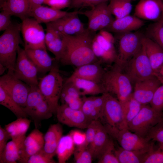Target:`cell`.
<instances>
[{
  "instance_id": "6da1fadb",
  "label": "cell",
  "mask_w": 163,
  "mask_h": 163,
  "mask_svg": "<svg viewBox=\"0 0 163 163\" xmlns=\"http://www.w3.org/2000/svg\"><path fill=\"white\" fill-rule=\"evenodd\" d=\"M59 34L62 38L63 44V53L60 60L62 64L77 67L99 61L92 48V41L96 33L87 28L82 33L75 35Z\"/></svg>"
},
{
  "instance_id": "7a4b0ae2",
  "label": "cell",
  "mask_w": 163,
  "mask_h": 163,
  "mask_svg": "<svg viewBox=\"0 0 163 163\" xmlns=\"http://www.w3.org/2000/svg\"><path fill=\"white\" fill-rule=\"evenodd\" d=\"M21 24L13 22L0 37V63L8 71L13 72L19 44Z\"/></svg>"
},
{
  "instance_id": "3957f363",
  "label": "cell",
  "mask_w": 163,
  "mask_h": 163,
  "mask_svg": "<svg viewBox=\"0 0 163 163\" xmlns=\"http://www.w3.org/2000/svg\"><path fill=\"white\" fill-rule=\"evenodd\" d=\"M101 84L105 93L115 95L120 102L126 100L133 94L130 80L116 67L105 72Z\"/></svg>"
},
{
  "instance_id": "277c9868",
  "label": "cell",
  "mask_w": 163,
  "mask_h": 163,
  "mask_svg": "<svg viewBox=\"0 0 163 163\" xmlns=\"http://www.w3.org/2000/svg\"><path fill=\"white\" fill-rule=\"evenodd\" d=\"M58 67L54 66L48 73L40 78L38 87L53 114H56L63 85Z\"/></svg>"
},
{
  "instance_id": "5b68a950",
  "label": "cell",
  "mask_w": 163,
  "mask_h": 163,
  "mask_svg": "<svg viewBox=\"0 0 163 163\" xmlns=\"http://www.w3.org/2000/svg\"><path fill=\"white\" fill-rule=\"evenodd\" d=\"M104 126L109 135L115 139L124 149L147 154L154 147L152 141L128 129H119L107 125Z\"/></svg>"
},
{
  "instance_id": "8992f818",
  "label": "cell",
  "mask_w": 163,
  "mask_h": 163,
  "mask_svg": "<svg viewBox=\"0 0 163 163\" xmlns=\"http://www.w3.org/2000/svg\"><path fill=\"white\" fill-rule=\"evenodd\" d=\"M120 34L115 67L121 69L139 50L145 36L139 32Z\"/></svg>"
},
{
  "instance_id": "52a82bcc",
  "label": "cell",
  "mask_w": 163,
  "mask_h": 163,
  "mask_svg": "<svg viewBox=\"0 0 163 163\" xmlns=\"http://www.w3.org/2000/svg\"><path fill=\"white\" fill-rule=\"evenodd\" d=\"M22 108L33 120L36 128L40 126L42 120L50 118L53 114L38 86H30L26 106Z\"/></svg>"
},
{
  "instance_id": "ba28073f",
  "label": "cell",
  "mask_w": 163,
  "mask_h": 163,
  "mask_svg": "<svg viewBox=\"0 0 163 163\" xmlns=\"http://www.w3.org/2000/svg\"><path fill=\"white\" fill-rule=\"evenodd\" d=\"M144 39L139 50L125 66V74L134 83L155 76L146 53Z\"/></svg>"
},
{
  "instance_id": "9c48e42d",
  "label": "cell",
  "mask_w": 163,
  "mask_h": 163,
  "mask_svg": "<svg viewBox=\"0 0 163 163\" xmlns=\"http://www.w3.org/2000/svg\"><path fill=\"white\" fill-rule=\"evenodd\" d=\"M163 117L162 112H158L150 106L142 105L139 112L128 125L130 131L146 137L151 129Z\"/></svg>"
},
{
  "instance_id": "30bf717a",
  "label": "cell",
  "mask_w": 163,
  "mask_h": 163,
  "mask_svg": "<svg viewBox=\"0 0 163 163\" xmlns=\"http://www.w3.org/2000/svg\"><path fill=\"white\" fill-rule=\"evenodd\" d=\"M21 31L24 50H47L45 42L46 34L41 25L34 18L28 17L22 21Z\"/></svg>"
},
{
  "instance_id": "8fae6325",
  "label": "cell",
  "mask_w": 163,
  "mask_h": 163,
  "mask_svg": "<svg viewBox=\"0 0 163 163\" xmlns=\"http://www.w3.org/2000/svg\"><path fill=\"white\" fill-rule=\"evenodd\" d=\"M0 86L20 106L25 107L30 86L16 77L13 72L8 71L0 77Z\"/></svg>"
},
{
  "instance_id": "7c38bea8",
  "label": "cell",
  "mask_w": 163,
  "mask_h": 163,
  "mask_svg": "<svg viewBox=\"0 0 163 163\" xmlns=\"http://www.w3.org/2000/svg\"><path fill=\"white\" fill-rule=\"evenodd\" d=\"M102 94L104 98L103 117L106 125L119 129H128L120 102L109 93Z\"/></svg>"
},
{
  "instance_id": "4fadbf2b",
  "label": "cell",
  "mask_w": 163,
  "mask_h": 163,
  "mask_svg": "<svg viewBox=\"0 0 163 163\" xmlns=\"http://www.w3.org/2000/svg\"><path fill=\"white\" fill-rule=\"evenodd\" d=\"M37 68L27 56L25 50L19 47L13 73L16 77L30 86H38Z\"/></svg>"
},
{
  "instance_id": "5bb4252c",
  "label": "cell",
  "mask_w": 163,
  "mask_h": 163,
  "mask_svg": "<svg viewBox=\"0 0 163 163\" xmlns=\"http://www.w3.org/2000/svg\"><path fill=\"white\" fill-rule=\"evenodd\" d=\"M81 14L85 15L88 19L87 29L94 33L104 30L114 20L107 2L101 3L93 7L90 10L82 11Z\"/></svg>"
},
{
  "instance_id": "9a60e30c",
  "label": "cell",
  "mask_w": 163,
  "mask_h": 163,
  "mask_svg": "<svg viewBox=\"0 0 163 163\" xmlns=\"http://www.w3.org/2000/svg\"><path fill=\"white\" fill-rule=\"evenodd\" d=\"M82 11L70 12L67 15L46 24V28L52 29L57 33L73 35L80 34L86 30L78 15Z\"/></svg>"
},
{
  "instance_id": "2e32d148",
  "label": "cell",
  "mask_w": 163,
  "mask_h": 163,
  "mask_svg": "<svg viewBox=\"0 0 163 163\" xmlns=\"http://www.w3.org/2000/svg\"><path fill=\"white\" fill-rule=\"evenodd\" d=\"M56 115L60 123L71 127L86 129L92 121L81 110L71 108L65 104L59 105Z\"/></svg>"
},
{
  "instance_id": "e0dca14e",
  "label": "cell",
  "mask_w": 163,
  "mask_h": 163,
  "mask_svg": "<svg viewBox=\"0 0 163 163\" xmlns=\"http://www.w3.org/2000/svg\"><path fill=\"white\" fill-rule=\"evenodd\" d=\"M44 135L37 128H35L26 136L21 149L18 161L27 163L29 158L43 148Z\"/></svg>"
},
{
  "instance_id": "ac0fdd59",
  "label": "cell",
  "mask_w": 163,
  "mask_h": 163,
  "mask_svg": "<svg viewBox=\"0 0 163 163\" xmlns=\"http://www.w3.org/2000/svg\"><path fill=\"white\" fill-rule=\"evenodd\" d=\"M161 83L156 76L135 83L132 95L142 105L150 104L157 89Z\"/></svg>"
},
{
  "instance_id": "d6986e66",
  "label": "cell",
  "mask_w": 163,
  "mask_h": 163,
  "mask_svg": "<svg viewBox=\"0 0 163 163\" xmlns=\"http://www.w3.org/2000/svg\"><path fill=\"white\" fill-rule=\"evenodd\" d=\"M163 7L162 0H140L135 7L134 14L142 20L157 21L161 18Z\"/></svg>"
},
{
  "instance_id": "ffe728a7",
  "label": "cell",
  "mask_w": 163,
  "mask_h": 163,
  "mask_svg": "<svg viewBox=\"0 0 163 163\" xmlns=\"http://www.w3.org/2000/svg\"><path fill=\"white\" fill-rule=\"evenodd\" d=\"M113 43L100 32L96 34L92 41V48L94 55L100 62L115 61L117 53Z\"/></svg>"
},
{
  "instance_id": "44dd1931",
  "label": "cell",
  "mask_w": 163,
  "mask_h": 163,
  "mask_svg": "<svg viewBox=\"0 0 163 163\" xmlns=\"http://www.w3.org/2000/svg\"><path fill=\"white\" fill-rule=\"evenodd\" d=\"M144 22L136 16L129 15L116 19L104 30L119 34L131 32L143 26Z\"/></svg>"
},
{
  "instance_id": "7402d4cb",
  "label": "cell",
  "mask_w": 163,
  "mask_h": 163,
  "mask_svg": "<svg viewBox=\"0 0 163 163\" xmlns=\"http://www.w3.org/2000/svg\"><path fill=\"white\" fill-rule=\"evenodd\" d=\"M100 63L98 61L77 67L69 78H80L101 84L105 72Z\"/></svg>"
},
{
  "instance_id": "603a6c76",
  "label": "cell",
  "mask_w": 163,
  "mask_h": 163,
  "mask_svg": "<svg viewBox=\"0 0 163 163\" xmlns=\"http://www.w3.org/2000/svg\"><path fill=\"white\" fill-rule=\"evenodd\" d=\"M30 59L37 68L38 72L46 73L49 72L55 66L53 59L49 56L46 50L42 49L25 50Z\"/></svg>"
},
{
  "instance_id": "cb8c5ba5",
  "label": "cell",
  "mask_w": 163,
  "mask_h": 163,
  "mask_svg": "<svg viewBox=\"0 0 163 163\" xmlns=\"http://www.w3.org/2000/svg\"><path fill=\"white\" fill-rule=\"evenodd\" d=\"M69 12L41 5L31 9L30 16L33 17L40 24H46L62 18Z\"/></svg>"
},
{
  "instance_id": "d4e9b609",
  "label": "cell",
  "mask_w": 163,
  "mask_h": 163,
  "mask_svg": "<svg viewBox=\"0 0 163 163\" xmlns=\"http://www.w3.org/2000/svg\"><path fill=\"white\" fill-rule=\"evenodd\" d=\"M63 130L59 123L52 124L49 127L44 136L45 151L51 156L53 157L59 141L62 136Z\"/></svg>"
},
{
  "instance_id": "484cf974",
  "label": "cell",
  "mask_w": 163,
  "mask_h": 163,
  "mask_svg": "<svg viewBox=\"0 0 163 163\" xmlns=\"http://www.w3.org/2000/svg\"><path fill=\"white\" fill-rule=\"evenodd\" d=\"M0 8L11 16L18 17L22 21L30 17L29 0H6L0 4Z\"/></svg>"
},
{
  "instance_id": "4316f807",
  "label": "cell",
  "mask_w": 163,
  "mask_h": 163,
  "mask_svg": "<svg viewBox=\"0 0 163 163\" xmlns=\"http://www.w3.org/2000/svg\"><path fill=\"white\" fill-rule=\"evenodd\" d=\"M145 51L155 75L163 64V50L156 43L145 37L144 39Z\"/></svg>"
},
{
  "instance_id": "83f0119b",
  "label": "cell",
  "mask_w": 163,
  "mask_h": 163,
  "mask_svg": "<svg viewBox=\"0 0 163 163\" xmlns=\"http://www.w3.org/2000/svg\"><path fill=\"white\" fill-rule=\"evenodd\" d=\"M26 137L25 135L12 139L8 142L0 155V163H16L18 161L20 149Z\"/></svg>"
},
{
  "instance_id": "f1b7e54d",
  "label": "cell",
  "mask_w": 163,
  "mask_h": 163,
  "mask_svg": "<svg viewBox=\"0 0 163 163\" xmlns=\"http://www.w3.org/2000/svg\"><path fill=\"white\" fill-rule=\"evenodd\" d=\"M65 82H72L79 91L82 96L103 94L104 91L101 84L78 78L69 77Z\"/></svg>"
},
{
  "instance_id": "f546056e",
  "label": "cell",
  "mask_w": 163,
  "mask_h": 163,
  "mask_svg": "<svg viewBox=\"0 0 163 163\" xmlns=\"http://www.w3.org/2000/svg\"><path fill=\"white\" fill-rule=\"evenodd\" d=\"M45 42L47 48L55 56V59L60 61L63 49V44L61 36L53 30L46 29Z\"/></svg>"
},
{
  "instance_id": "4dcf8cb0",
  "label": "cell",
  "mask_w": 163,
  "mask_h": 163,
  "mask_svg": "<svg viewBox=\"0 0 163 163\" xmlns=\"http://www.w3.org/2000/svg\"><path fill=\"white\" fill-rule=\"evenodd\" d=\"M104 126L101 124L94 138L88 147L93 158L98 159L110 138Z\"/></svg>"
},
{
  "instance_id": "1f68e13d",
  "label": "cell",
  "mask_w": 163,
  "mask_h": 163,
  "mask_svg": "<svg viewBox=\"0 0 163 163\" xmlns=\"http://www.w3.org/2000/svg\"><path fill=\"white\" fill-rule=\"evenodd\" d=\"M75 145L69 133L61 138L56 151L58 162L65 163L73 154Z\"/></svg>"
},
{
  "instance_id": "d6a6232c",
  "label": "cell",
  "mask_w": 163,
  "mask_h": 163,
  "mask_svg": "<svg viewBox=\"0 0 163 163\" xmlns=\"http://www.w3.org/2000/svg\"><path fill=\"white\" fill-rule=\"evenodd\" d=\"M31 121L27 117L18 118L17 120L5 126L11 139L26 135Z\"/></svg>"
},
{
  "instance_id": "836d02e7",
  "label": "cell",
  "mask_w": 163,
  "mask_h": 163,
  "mask_svg": "<svg viewBox=\"0 0 163 163\" xmlns=\"http://www.w3.org/2000/svg\"><path fill=\"white\" fill-rule=\"evenodd\" d=\"M115 154L119 163H143L147 154L140 152L125 149L121 147L116 149Z\"/></svg>"
},
{
  "instance_id": "e575fe53",
  "label": "cell",
  "mask_w": 163,
  "mask_h": 163,
  "mask_svg": "<svg viewBox=\"0 0 163 163\" xmlns=\"http://www.w3.org/2000/svg\"><path fill=\"white\" fill-rule=\"evenodd\" d=\"M108 5L111 14L116 19L129 15L132 9V0H110Z\"/></svg>"
},
{
  "instance_id": "d590c367",
  "label": "cell",
  "mask_w": 163,
  "mask_h": 163,
  "mask_svg": "<svg viewBox=\"0 0 163 163\" xmlns=\"http://www.w3.org/2000/svg\"><path fill=\"white\" fill-rule=\"evenodd\" d=\"M0 104L11 111L17 117H27L28 116L20 106L1 86Z\"/></svg>"
},
{
  "instance_id": "8d00e7d4",
  "label": "cell",
  "mask_w": 163,
  "mask_h": 163,
  "mask_svg": "<svg viewBox=\"0 0 163 163\" xmlns=\"http://www.w3.org/2000/svg\"><path fill=\"white\" fill-rule=\"evenodd\" d=\"M120 103L125 121L128 125L139 112L142 105L133 98L132 94L126 100Z\"/></svg>"
},
{
  "instance_id": "74e56055",
  "label": "cell",
  "mask_w": 163,
  "mask_h": 163,
  "mask_svg": "<svg viewBox=\"0 0 163 163\" xmlns=\"http://www.w3.org/2000/svg\"><path fill=\"white\" fill-rule=\"evenodd\" d=\"M146 34V37L155 42L163 50V21L161 19L149 25Z\"/></svg>"
},
{
  "instance_id": "f35d334b",
  "label": "cell",
  "mask_w": 163,
  "mask_h": 163,
  "mask_svg": "<svg viewBox=\"0 0 163 163\" xmlns=\"http://www.w3.org/2000/svg\"><path fill=\"white\" fill-rule=\"evenodd\" d=\"M83 103L81 110L87 117L91 121L98 120L102 118L101 113L96 108L93 100V97L82 96Z\"/></svg>"
},
{
  "instance_id": "ab89813d",
  "label": "cell",
  "mask_w": 163,
  "mask_h": 163,
  "mask_svg": "<svg viewBox=\"0 0 163 163\" xmlns=\"http://www.w3.org/2000/svg\"><path fill=\"white\" fill-rule=\"evenodd\" d=\"M60 99L62 104H65L71 108L81 110L83 103L82 97L73 91H62Z\"/></svg>"
},
{
  "instance_id": "60d3db41",
  "label": "cell",
  "mask_w": 163,
  "mask_h": 163,
  "mask_svg": "<svg viewBox=\"0 0 163 163\" xmlns=\"http://www.w3.org/2000/svg\"><path fill=\"white\" fill-rule=\"evenodd\" d=\"M116 149L113 140L110 139L98 158L99 163H119L116 155Z\"/></svg>"
},
{
  "instance_id": "b9f144b4",
  "label": "cell",
  "mask_w": 163,
  "mask_h": 163,
  "mask_svg": "<svg viewBox=\"0 0 163 163\" xmlns=\"http://www.w3.org/2000/svg\"><path fill=\"white\" fill-rule=\"evenodd\" d=\"M143 163H163V143H159L156 148L154 147L145 156Z\"/></svg>"
},
{
  "instance_id": "7bdbcfd3",
  "label": "cell",
  "mask_w": 163,
  "mask_h": 163,
  "mask_svg": "<svg viewBox=\"0 0 163 163\" xmlns=\"http://www.w3.org/2000/svg\"><path fill=\"white\" fill-rule=\"evenodd\" d=\"M75 161L77 163H91L93 157L88 149L82 146H76L74 153Z\"/></svg>"
},
{
  "instance_id": "ee69618b",
  "label": "cell",
  "mask_w": 163,
  "mask_h": 163,
  "mask_svg": "<svg viewBox=\"0 0 163 163\" xmlns=\"http://www.w3.org/2000/svg\"><path fill=\"white\" fill-rule=\"evenodd\" d=\"M102 123L98 120L92 121L87 127L85 133L86 140L82 146L87 148L93 141L96 134Z\"/></svg>"
},
{
  "instance_id": "f6af8a7d",
  "label": "cell",
  "mask_w": 163,
  "mask_h": 163,
  "mask_svg": "<svg viewBox=\"0 0 163 163\" xmlns=\"http://www.w3.org/2000/svg\"><path fill=\"white\" fill-rule=\"evenodd\" d=\"M146 137L153 141L163 143V117L151 129Z\"/></svg>"
},
{
  "instance_id": "bcb514c9",
  "label": "cell",
  "mask_w": 163,
  "mask_h": 163,
  "mask_svg": "<svg viewBox=\"0 0 163 163\" xmlns=\"http://www.w3.org/2000/svg\"><path fill=\"white\" fill-rule=\"evenodd\" d=\"M56 161L53 157L47 154L43 148L31 156L27 163H55Z\"/></svg>"
},
{
  "instance_id": "7dc6e473",
  "label": "cell",
  "mask_w": 163,
  "mask_h": 163,
  "mask_svg": "<svg viewBox=\"0 0 163 163\" xmlns=\"http://www.w3.org/2000/svg\"><path fill=\"white\" fill-rule=\"evenodd\" d=\"M150 104L155 110L162 112L163 110V84L156 90Z\"/></svg>"
},
{
  "instance_id": "c3c4849f",
  "label": "cell",
  "mask_w": 163,
  "mask_h": 163,
  "mask_svg": "<svg viewBox=\"0 0 163 163\" xmlns=\"http://www.w3.org/2000/svg\"><path fill=\"white\" fill-rule=\"evenodd\" d=\"M110 0H70L68 10L90 7L91 8L101 3Z\"/></svg>"
},
{
  "instance_id": "681fc988",
  "label": "cell",
  "mask_w": 163,
  "mask_h": 163,
  "mask_svg": "<svg viewBox=\"0 0 163 163\" xmlns=\"http://www.w3.org/2000/svg\"><path fill=\"white\" fill-rule=\"evenodd\" d=\"M69 133L76 146H82L84 144L86 140L85 133L78 130H74L71 131Z\"/></svg>"
},
{
  "instance_id": "f907efd6",
  "label": "cell",
  "mask_w": 163,
  "mask_h": 163,
  "mask_svg": "<svg viewBox=\"0 0 163 163\" xmlns=\"http://www.w3.org/2000/svg\"><path fill=\"white\" fill-rule=\"evenodd\" d=\"M70 0H44V3L54 9L60 10L69 7Z\"/></svg>"
},
{
  "instance_id": "816d5d0a",
  "label": "cell",
  "mask_w": 163,
  "mask_h": 163,
  "mask_svg": "<svg viewBox=\"0 0 163 163\" xmlns=\"http://www.w3.org/2000/svg\"><path fill=\"white\" fill-rule=\"evenodd\" d=\"M11 15L6 11L2 10L0 13V31L5 30L10 25L12 21Z\"/></svg>"
},
{
  "instance_id": "f5cc1de1",
  "label": "cell",
  "mask_w": 163,
  "mask_h": 163,
  "mask_svg": "<svg viewBox=\"0 0 163 163\" xmlns=\"http://www.w3.org/2000/svg\"><path fill=\"white\" fill-rule=\"evenodd\" d=\"M11 139L9 134L5 129L0 126V155L2 154L6 146L7 141Z\"/></svg>"
},
{
  "instance_id": "db71d44e",
  "label": "cell",
  "mask_w": 163,
  "mask_h": 163,
  "mask_svg": "<svg viewBox=\"0 0 163 163\" xmlns=\"http://www.w3.org/2000/svg\"><path fill=\"white\" fill-rule=\"evenodd\" d=\"M30 11L32 9L44 3V0H29Z\"/></svg>"
},
{
  "instance_id": "11a10c76",
  "label": "cell",
  "mask_w": 163,
  "mask_h": 163,
  "mask_svg": "<svg viewBox=\"0 0 163 163\" xmlns=\"http://www.w3.org/2000/svg\"><path fill=\"white\" fill-rule=\"evenodd\" d=\"M155 76L163 84V64L155 74Z\"/></svg>"
},
{
  "instance_id": "9f6ffc18",
  "label": "cell",
  "mask_w": 163,
  "mask_h": 163,
  "mask_svg": "<svg viewBox=\"0 0 163 163\" xmlns=\"http://www.w3.org/2000/svg\"><path fill=\"white\" fill-rule=\"evenodd\" d=\"M6 70L5 67L2 64L0 63V75H2Z\"/></svg>"
},
{
  "instance_id": "6f0895ef",
  "label": "cell",
  "mask_w": 163,
  "mask_h": 163,
  "mask_svg": "<svg viewBox=\"0 0 163 163\" xmlns=\"http://www.w3.org/2000/svg\"><path fill=\"white\" fill-rule=\"evenodd\" d=\"M161 19L162 20V21H163V8H162V15H161Z\"/></svg>"
},
{
  "instance_id": "680465c9",
  "label": "cell",
  "mask_w": 163,
  "mask_h": 163,
  "mask_svg": "<svg viewBox=\"0 0 163 163\" xmlns=\"http://www.w3.org/2000/svg\"><path fill=\"white\" fill-rule=\"evenodd\" d=\"M6 0H0V4L2 3L5 1Z\"/></svg>"
},
{
  "instance_id": "91938a15",
  "label": "cell",
  "mask_w": 163,
  "mask_h": 163,
  "mask_svg": "<svg viewBox=\"0 0 163 163\" xmlns=\"http://www.w3.org/2000/svg\"></svg>"
}]
</instances>
